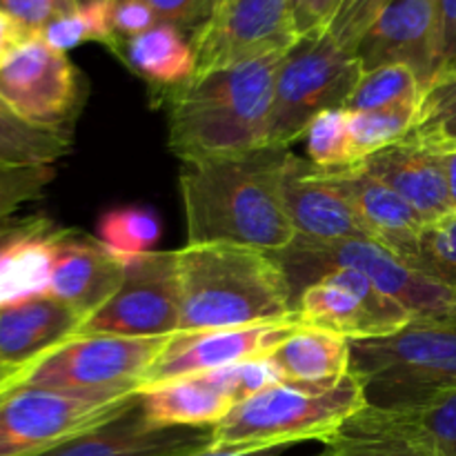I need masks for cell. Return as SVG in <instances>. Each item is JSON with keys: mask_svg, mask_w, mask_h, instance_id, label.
<instances>
[{"mask_svg": "<svg viewBox=\"0 0 456 456\" xmlns=\"http://www.w3.org/2000/svg\"><path fill=\"white\" fill-rule=\"evenodd\" d=\"M169 337L76 334L27 370L20 387L80 396L138 395L142 377Z\"/></svg>", "mask_w": 456, "mask_h": 456, "instance_id": "cell-8", "label": "cell"}, {"mask_svg": "<svg viewBox=\"0 0 456 456\" xmlns=\"http://www.w3.org/2000/svg\"><path fill=\"white\" fill-rule=\"evenodd\" d=\"M283 196L297 239L310 243H341L370 239L350 200L330 174L289 151L285 163Z\"/></svg>", "mask_w": 456, "mask_h": 456, "instance_id": "cell-16", "label": "cell"}, {"mask_svg": "<svg viewBox=\"0 0 456 456\" xmlns=\"http://www.w3.org/2000/svg\"><path fill=\"white\" fill-rule=\"evenodd\" d=\"M350 352L370 408L414 410L456 390V321H412Z\"/></svg>", "mask_w": 456, "mask_h": 456, "instance_id": "cell-5", "label": "cell"}, {"mask_svg": "<svg viewBox=\"0 0 456 456\" xmlns=\"http://www.w3.org/2000/svg\"><path fill=\"white\" fill-rule=\"evenodd\" d=\"M114 53L141 78L160 89H174L196 74V52L191 40L176 27L163 25L134 38L118 40Z\"/></svg>", "mask_w": 456, "mask_h": 456, "instance_id": "cell-24", "label": "cell"}, {"mask_svg": "<svg viewBox=\"0 0 456 456\" xmlns=\"http://www.w3.org/2000/svg\"><path fill=\"white\" fill-rule=\"evenodd\" d=\"M29 38H36V36H29L20 25H18L13 18H9L7 13L0 12V67L13 56L20 45H25Z\"/></svg>", "mask_w": 456, "mask_h": 456, "instance_id": "cell-44", "label": "cell"}, {"mask_svg": "<svg viewBox=\"0 0 456 456\" xmlns=\"http://www.w3.org/2000/svg\"><path fill=\"white\" fill-rule=\"evenodd\" d=\"M232 396H234L236 405L240 401L249 399V396L258 395V392L267 390L272 386H279L283 383V374L276 370V365L270 359H252L243 361V363L230 365V368L216 370V372H209Z\"/></svg>", "mask_w": 456, "mask_h": 456, "instance_id": "cell-37", "label": "cell"}, {"mask_svg": "<svg viewBox=\"0 0 456 456\" xmlns=\"http://www.w3.org/2000/svg\"><path fill=\"white\" fill-rule=\"evenodd\" d=\"M62 232L47 218L31 216L0 234V307L47 294Z\"/></svg>", "mask_w": 456, "mask_h": 456, "instance_id": "cell-22", "label": "cell"}, {"mask_svg": "<svg viewBox=\"0 0 456 456\" xmlns=\"http://www.w3.org/2000/svg\"><path fill=\"white\" fill-rule=\"evenodd\" d=\"M163 25L176 27L194 40V36L212 20L223 0H147Z\"/></svg>", "mask_w": 456, "mask_h": 456, "instance_id": "cell-40", "label": "cell"}, {"mask_svg": "<svg viewBox=\"0 0 456 456\" xmlns=\"http://www.w3.org/2000/svg\"><path fill=\"white\" fill-rule=\"evenodd\" d=\"M343 0H303L297 9L298 34L325 31Z\"/></svg>", "mask_w": 456, "mask_h": 456, "instance_id": "cell-42", "label": "cell"}, {"mask_svg": "<svg viewBox=\"0 0 456 456\" xmlns=\"http://www.w3.org/2000/svg\"><path fill=\"white\" fill-rule=\"evenodd\" d=\"M444 167H445V181H448L450 200H452V208L456 212V150L445 151V154H444Z\"/></svg>", "mask_w": 456, "mask_h": 456, "instance_id": "cell-45", "label": "cell"}, {"mask_svg": "<svg viewBox=\"0 0 456 456\" xmlns=\"http://www.w3.org/2000/svg\"><path fill=\"white\" fill-rule=\"evenodd\" d=\"M53 167H3L0 165V234L16 225L22 205L40 199L53 181Z\"/></svg>", "mask_w": 456, "mask_h": 456, "instance_id": "cell-36", "label": "cell"}, {"mask_svg": "<svg viewBox=\"0 0 456 456\" xmlns=\"http://www.w3.org/2000/svg\"><path fill=\"white\" fill-rule=\"evenodd\" d=\"M368 408L354 372L323 383L283 381L240 401L212 428V450L265 452L301 441H328Z\"/></svg>", "mask_w": 456, "mask_h": 456, "instance_id": "cell-4", "label": "cell"}, {"mask_svg": "<svg viewBox=\"0 0 456 456\" xmlns=\"http://www.w3.org/2000/svg\"><path fill=\"white\" fill-rule=\"evenodd\" d=\"M297 328H301V323L294 316L289 321L256 325V328L200 330V332L172 334L142 377L141 392L178 381V379L216 372V370L230 368V365L243 363V361L265 359Z\"/></svg>", "mask_w": 456, "mask_h": 456, "instance_id": "cell-14", "label": "cell"}, {"mask_svg": "<svg viewBox=\"0 0 456 456\" xmlns=\"http://www.w3.org/2000/svg\"><path fill=\"white\" fill-rule=\"evenodd\" d=\"M0 98L36 127L71 134L85 85L67 53L29 38L0 67Z\"/></svg>", "mask_w": 456, "mask_h": 456, "instance_id": "cell-11", "label": "cell"}, {"mask_svg": "<svg viewBox=\"0 0 456 456\" xmlns=\"http://www.w3.org/2000/svg\"><path fill=\"white\" fill-rule=\"evenodd\" d=\"M142 410L160 428H214L236 408V401L212 374L178 379L138 392Z\"/></svg>", "mask_w": 456, "mask_h": 456, "instance_id": "cell-23", "label": "cell"}, {"mask_svg": "<svg viewBox=\"0 0 456 456\" xmlns=\"http://www.w3.org/2000/svg\"><path fill=\"white\" fill-rule=\"evenodd\" d=\"M387 3L390 0H343L325 31L343 49L354 53V47L361 40V36L368 31V27L372 25L374 18L383 12Z\"/></svg>", "mask_w": 456, "mask_h": 456, "instance_id": "cell-38", "label": "cell"}, {"mask_svg": "<svg viewBox=\"0 0 456 456\" xmlns=\"http://www.w3.org/2000/svg\"><path fill=\"white\" fill-rule=\"evenodd\" d=\"M441 16V56L444 67L441 74L456 69V0H439Z\"/></svg>", "mask_w": 456, "mask_h": 456, "instance_id": "cell-43", "label": "cell"}, {"mask_svg": "<svg viewBox=\"0 0 456 456\" xmlns=\"http://www.w3.org/2000/svg\"><path fill=\"white\" fill-rule=\"evenodd\" d=\"M303 0H292V4H294V13H297V9H298V4H301Z\"/></svg>", "mask_w": 456, "mask_h": 456, "instance_id": "cell-49", "label": "cell"}, {"mask_svg": "<svg viewBox=\"0 0 456 456\" xmlns=\"http://www.w3.org/2000/svg\"><path fill=\"white\" fill-rule=\"evenodd\" d=\"M272 256L288 274L294 303L301 289L319 281L328 270L350 267L399 301L412 314V321H456V289L410 267L372 239L341 243H310L297 239L288 249Z\"/></svg>", "mask_w": 456, "mask_h": 456, "instance_id": "cell-6", "label": "cell"}, {"mask_svg": "<svg viewBox=\"0 0 456 456\" xmlns=\"http://www.w3.org/2000/svg\"><path fill=\"white\" fill-rule=\"evenodd\" d=\"M190 456H279V454H276V450H265V452H225V450L208 448Z\"/></svg>", "mask_w": 456, "mask_h": 456, "instance_id": "cell-46", "label": "cell"}, {"mask_svg": "<svg viewBox=\"0 0 456 456\" xmlns=\"http://www.w3.org/2000/svg\"><path fill=\"white\" fill-rule=\"evenodd\" d=\"M361 167L408 200L423 223L439 221L454 212L445 181L444 154L414 141L410 134L365 159Z\"/></svg>", "mask_w": 456, "mask_h": 456, "instance_id": "cell-18", "label": "cell"}, {"mask_svg": "<svg viewBox=\"0 0 456 456\" xmlns=\"http://www.w3.org/2000/svg\"><path fill=\"white\" fill-rule=\"evenodd\" d=\"M138 395L80 396L16 387L0 399V456H40L96 430L136 403Z\"/></svg>", "mask_w": 456, "mask_h": 456, "instance_id": "cell-9", "label": "cell"}, {"mask_svg": "<svg viewBox=\"0 0 456 456\" xmlns=\"http://www.w3.org/2000/svg\"><path fill=\"white\" fill-rule=\"evenodd\" d=\"M267 359L276 365L285 381L323 383L350 372L352 352L346 337L301 325L276 346Z\"/></svg>", "mask_w": 456, "mask_h": 456, "instance_id": "cell-25", "label": "cell"}, {"mask_svg": "<svg viewBox=\"0 0 456 456\" xmlns=\"http://www.w3.org/2000/svg\"><path fill=\"white\" fill-rule=\"evenodd\" d=\"M181 288L178 332L281 323L297 316L288 274L270 252L227 243L176 252Z\"/></svg>", "mask_w": 456, "mask_h": 456, "instance_id": "cell-3", "label": "cell"}, {"mask_svg": "<svg viewBox=\"0 0 456 456\" xmlns=\"http://www.w3.org/2000/svg\"><path fill=\"white\" fill-rule=\"evenodd\" d=\"M316 456H435L387 410L365 408L350 419Z\"/></svg>", "mask_w": 456, "mask_h": 456, "instance_id": "cell-26", "label": "cell"}, {"mask_svg": "<svg viewBox=\"0 0 456 456\" xmlns=\"http://www.w3.org/2000/svg\"><path fill=\"white\" fill-rule=\"evenodd\" d=\"M85 316L58 298H27L0 307V365L25 370L78 334Z\"/></svg>", "mask_w": 456, "mask_h": 456, "instance_id": "cell-20", "label": "cell"}, {"mask_svg": "<svg viewBox=\"0 0 456 456\" xmlns=\"http://www.w3.org/2000/svg\"><path fill=\"white\" fill-rule=\"evenodd\" d=\"M294 312L305 328L325 330L347 341L390 337L412 323V314L399 301L350 267L328 270L301 289Z\"/></svg>", "mask_w": 456, "mask_h": 456, "instance_id": "cell-10", "label": "cell"}, {"mask_svg": "<svg viewBox=\"0 0 456 456\" xmlns=\"http://www.w3.org/2000/svg\"><path fill=\"white\" fill-rule=\"evenodd\" d=\"M209 445L212 428L154 426L138 395L127 412L40 456H190Z\"/></svg>", "mask_w": 456, "mask_h": 456, "instance_id": "cell-17", "label": "cell"}, {"mask_svg": "<svg viewBox=\"0 0 456 456\" xmlns=\"http://www.w3.org/2000/svg\"><path fill=\"white\" fill-rule=\"evenodd\" d=\"M350 138L359 165L377 151L405 138L417 123L419 107H395L379 111H347Z\"/></svg>", "mask_w": 456, "mask_h": 456, "instance_id": "cell-33", "label": "cell"}, {"mask_svg": "<svg viewBox=\"0 0 456 456\" xmlns=\"http://www.w3.org/2000/svg\"><path fill=\"white\" fill-rule=\"evenodd\" d=\"M114 4L116 0H89L74 13L53 20L40 38L62 53L83 43H101L114 52L118 43L114 31Z\"/></svg>", "mask_w": 456, "mask_h": 456, "instance_id": "cell-31", "label": "cell"}, {"mask_svg": "<svg viewBox=\"0 0 456 456\" xmlns=\"http://www.w3.org/2000/svg\"><path fill=\"white\" fill-rule=\"evenodd\" d=\"M354 56L363 71L410 67L426 92L444 67L439 0H390L361 36Z\"/></svg>", "mask_w": 456, "mask_h": 456, "instance_id": "cell-15", "label": "cell"}, {"mask_svg": "<svg viewBox=\"0 0 456 456\" xmlns=\"http://www.w3.org/2000/svg\"><path fill=\"white\" fill-rule=\"evenodd\" d=\"M181 325L176 252H151L125 263L114 297L83 321L78 334L172 337Z\"/></svg>", "mask_w": 456, "mask_h": 456, "instance_id": "cell-12", "label": "cell"}, {"mask_svg": "<svg viewBox=\"0 0 456 456\" xmlns=\"http://www.w3.org/2000/svg\"><path fill=\"white\" fill-rule=\"evenodd\" d=\"M328 174L334 185L350 200L370 239L410 265L426 223L410 208L408 200L365 172L361 165Z\"/></svg>", "mask_w": 456, "mask_h": 456, "instance_id": "cell-21", "label": "cell"}, {"mask_svg": "<svg viewBox=\"0 0 456 456\" xmlns=\"http://www.w3.org/2000/svg\"><path fill=\"white\" fill-rule=\"evenodd\" d=\"M160 221L150 208L127 205V208L105 212L98 221V243L118 263H132L136 258L156 252L160 240Z\"/></svg>", "mask_w": 456, "mask_h": 456, "instance_id": "cell-28", "label": "cell"}, {"mask_svg": "<svg viewBox=\"0 0 456 456\" xmlns=\"http://www.w3.org/2000/svg\"><path fill=\"white\" fill-rule=\"evenodd\" d=\"M285 52L196 74L169 89V150L181 160L261 150Z\"/></svg>", "mask_w": 456, "mask_h": 456, "instance_id": "cell-2", "label": "cell"}, {"mask_svg": "<svg viewBox=\"0 0 456 456\" xmlns=\"http://www.w3.org/2000/svg\"><path fill=\"white\" fill-rule=\"evenodd\" d=\"M347 110H328L316 116L303 134L307 159L325 172H341L359 165L350 138Z\"/></svg>", "mask_w": 456, "mask_h": 456, "instance_id": "cell-32", "label": "cell"}, {"mask_svg": "<svg viewBox=\"0 0 456 456\" xmlns=\"http://www.w3.org/2000/svg\"><path fill=\"white\" fill-rule=\"evenodd\" d=\"M421 98L423 87L410 67L383 65L372 71H363L343 110L379 111L395 110V107H419Z\"/></svg>", "mask_w": 456, "mask_h": 456, "instance_id": "cell-29", "label": "cell"}, {"mask_svg": "<svg viewBox=\"0 0 456 456\" xmlns=\"http://www.w3.org/2000/svg\"><path fill=\"white\" fill-rule=\"evenodd\" d=\"M289 150L181 160L187 245L227 243L279 254L297 240L283 196Z\"/></svg>", "mask_w": 456, "mask_h": 456, "instance_id": "cell-1", "label": "cell"}, {"mask_svg": "<svg viewBox=\"0 0 456 456\" xmlns=\"http://www.w3.org/2000/svg\"><path fill=\"white\" fill-rule=\"evenodd\" d=\"M435 456H456V390L414 410H387Z\"/></svg>", "mask_w": 456, "mask_h": 456, "instance_id": "cell-34", "label": "cell"}, {"mask_svg": "<svg viewBox=\"0 0 456 456\" xmlns=\"http://www.w3.org/2000/svg\"><path fill=\"white\" fill-rule=\"evenodd\" d=\"M123 279L125 265L98 239L65 230L58 240L47 294L87 319L114 297Z\"/></svg>", "mask_w": 456, "mask_h": 456, "instance_id": "cell-19", "label": "cell"}, {"mask_svg": "<svg viewBox=\"0 0 456 456\" xmlns=\"http://www.w3.org/2000/svg\"><path fill=\"white\" fill-rule=\"evenodd\" d=\"M298 38L292 0H223L212 20L191 40L196 74L288 52Z\"/></svg>", "mask_w": 456, "mask_h": 456, "instance_id": "cell-13", "label": "cell"}, {"mask_svg": "<svg viewBox=\"0 0 456 456\" xmlns=\"http://www.w3.org/2000/svg\"><path fill=\"white\" fill-rule=\"evenodd\" d=\"M410 267L456 289V212L423 225Z\"/></svg>", "mask_w": 456, "mask_h": 456, "instance_id": "cell-35", "label": "cell"}, {"mask_svg": "<svg viewBox=\"0 0 456 456\" xmlns=\"http://www.w3.org/2000/svg\"><path fill=\"white\" fill-rule=\"evenodd\" d=\"M159 25L154 9L147 0H116L114 4V31L116 40L134 38ZM118 45V43H116ZM116 49V47H114Z\"/></svg>", "mask_w": 456, "mask_h": 456, "instance_id": "cell-41", "label": "cell"}, {"mask_svg": "<svg viewBox=\"0 0 456 456\" xmlns=\"http://www.w3.org/2000/svg\"><path fill=\"white\" fill-rule=\"evenodd\" d=\"M71 134L36 127L0 98V165L3 167H53L69 154Z\"/></svg>", "mask_w": 456, "mask_h": 456, "instance_id": "cell-27", "label": "cell"}, {"mask_svg": "<svg viewBox=\"0 0 456 456\" xmlns=\"http://www.w3.org/2000/svg\"><path fill=\"white\" fill-rule=\"evenodd\" d=\"M16 387H20V383L18 381H9V383H0V399H3L4 395H7V392H12V390H16Z\"/></svg>", "mask_w": 456, "mask_h": 456, "instance_id": "cell-48", "label": "cell"}, {"mask_svg": "<svg viewBox=\"0 0 456 456\" xmlns=\"http://www.w3.org/2000/svg\"><path fill=\"white\" fill-rule=\"evenodd\" d=\"M361 76L363 67L354 53L328 31L303 34L285 52L276 74L265 147L288 150L316 116L346 107Z\"/></svg>", "mask_w": 456, "mask_h": 456, "instance_id": "cell-7", "label": "cell"}, {"mask_svg": "<svg viewBox=\"0 0 456 456\" xmlns=\"http://www.w3.org/2000/svg\"><path fill=\"white\" fill-rule=\"evenodd\" d=\"M410 136L439 154L456 150V69L436 76L423 92Z\"/></svg>", "mask_w": 456, "mask_h": 456, "instance_id": "cell-30", "label": "cell"}, {"mask_svg": "<svg viewBox=\"0 0 456 456\" xmlns=\"http://www.w3.org/2000/svg\"><path fill=\"white\" fill-rule=\"evenodd\" d=\"M78 3H80V4H85V3H89V0H78Z\"/></svg>", "mask_w": 456, "mask_h": 456, "instance_id": "cell-50", "label": "cell"}, {"mask_svg": "<svg viewBox=\"0 0 456 456\" xmlns=\"http://www.w3.org/2000/svg\"><path fill=\"white\" fill-rule=\"evenodd\" d=\"M78 7V0H0V12L13 18L29 36H40L53 20Z\"/></svg>", "mask_w": 456, "mask_h": 456, "instance_id": "cell-39", "label": "cell"}, {"mask_svg": "<svg viewBox=\"0 0 456 456\" xmlns=\"http://www.w3.org/2000/svg\"><path fill=\"white\" fill-rule=\"evenodd\" d=\"M27 370H12V368H4V365H0V383H9V381H18L22 386V381H25L27 377Z\"/></svg>", "mask_w": 456, "mask_h": 456, "instance_id": "cell-47", "label": "cell"}]
</instances>
